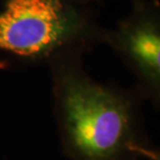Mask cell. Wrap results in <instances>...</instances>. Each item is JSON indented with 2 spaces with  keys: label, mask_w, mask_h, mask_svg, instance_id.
Listing matches in <instances>:
<instances>
[{
  "label": "cell",
  "mask_w": 160,
  "mask_h": 160,
  "mask_svg": "<svg viewBox=\"0 0 160 160\" xmlns=\"http://www.w3.org/2000/svg\"><path fill=\"white\" fill-rule=\"evenodd\" d=\"M60 127L67 148L77 160H133L147 152L136 142L131 101L94 81L79 55L50 63Z\"/></svg>",
  "instance_id": "cell-1"
},
{
  "label": "cell",
  "mask_w": 160,
  "mask_h": 160,
  "mask_svg": "<svg viewBox=\"0 0 160 160\" xmlns=\"http://www.w3.org/2000/svg\"><path fill=\"white\" fill-rule=\"evenodd\" d=\"M91 4L81 0H2L0 52L29 62L80 55L103 42Z\"/></svg>",
  "instance_id": "cell-2"
},
{
  "label": "cell",
  "mask_w": 160,
  "mask_h": 160,
  "mask_svg": "<svg viewBox=\"0 0 160 160\" xmlns=\"http://www.w3.org/2000/svg\"><path fill=\"white\" fill-rule=\"evenodd\" d=\"M130 12L113 29H105L103 42L129 66L148 94H159L160 9L156 1L131 0Z\"/></svg>",
  "instance_id": "cell-3"
},
{
  "label": "cell",
  "mask_w": 160,
  "mask_h": 160,
  "mask_svg": "<svg viewBox=\"0 0 160 160\" xmlns=\"http://www.w3.org/2000/svg\"><path fill=\"white\" fill-rule=\"evenodd\" d=\"M9 66V63L5 60H0V70H4Z\"/></svg>",
  "instance_id": "cell-4"
},
{
  "label": "cell",
  "mask_w": 160,
  "mask_h": 160,
  "mask_svg": "<svg viewBox=\"0 0 160 160\" xmlns=\"http://www.w3.org/2000/svg\"><path fill=\"white\" fill-rule=\"evenodd\" d=\"M82 2H84L86 3V4H92V2H94V1H98V0H81Z\"/></svg>",
  "instance_id": "cell-5"
}]
</instances>
